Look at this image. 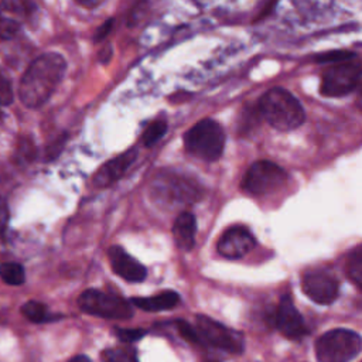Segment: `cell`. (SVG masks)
Masks as SVG:
<instances>
[{"label": "cell", "mask_w": 362, "mask_h": 362, "mask_svg": "<svg viewBox=\"0 0 362 362\" xmlns=\"http://www.w3.org/2000/svg\"><path fill=\"white\" fill-rule=\"evenodd\" d=\"M68 362H92L86 355H76L74 358H71Z\"/></svg>", "instance_id": "cell-29"}, {"label": "cell", "mask_w": 362, "mask_h": 362, "mask_svg": "<svg viewBox=\"0 0 362 362\" xmlns=\"http://www.w3.org/2000/svg\"><path fill=\"white\" fill-rule=\"evenodd\" d=\"M78 305L86 314L107 320H127L133 315L130 301L96 288L85 290L78 298Z\"/></svg>", "instance_id": "cell-5"}, {"label": "cell", "mask_w": 362, "mask_h": 362, "mask_svg": "<svg viewBox=\"0 0 362 362\" xmlns=\"http://www.w3.org/2000/svg\"><path fill=\"white\" fill-rule=\"evenodd\" d=\"M13 102V89L6 78V75L0 71V106L10 105Z\"/></svg>", "instance_id": "cell-25"}, {"label": "cell", "mask_w": 362, "mask_h": 362, "mask_svg": "<svg viewBox=\"0 0 362 362\" xmlns=\"http://www.w3.org/2000/svg\"><path fill=\"white\" fill-rule=\"evenodd\" d=\"M195 233H197L195 216L191 212H181L173 225V236L178 249L184 252H189L195 245Z\"/></svg>", "instance_id": "cell-15"}, {"label": "cell", "mask_w": 362, "mask_h": 362, "mask_svg": "<svg viewBox=\"0 0 362 362\" xmlns=\"http://www.w3.org/2000/svg\"><path fill=\"white\" fill-rule=\"evenodd\" d=\"M79 6H83V7H88V8H93V7H96V6H99L100 4V1H83V0H79V1H76Z\"/></svg>", "instance_id": "cell-28"}, {"label": "cell", "mask_w": 362, "mask_h": 362, "mask_svg": "<svg viewBox=\"0 0 362 362\" xmlns=\"http://www.w3.org/2000/svg\"><path fill=\"white\" fill-rule=\"evenodd\" d=\"M107 257L113 272L122 279L132 283L143 281L146 279L147 276L146 267L140 262H137L133 256H130L122 246H117V245L110 246L107 250Z\"/></svg>", "instance_id": "cell-13"}, {"label": "cell", "mask_w": 362, "mask_h": 362, "mask_svg": "<svg viewBox=\"0 0 362 362\" xmlns=\"http://www.w3.org/2000/svg\"><path fill=\"white\" fill-rule=\"evenodd\" d=\"M66 62L57 52H47L35 58L24 72L18 96L24 106L35 109L42 106L64 78Z\"/></svg>", "instance_id": "cell-1"}, {"label": "cell", "mask_w": 362, "mask_h": 362, "mask_svg": "<svg viewBox=\"0 0 362 362\" xmlns=\"http://www.w3.org/2000/svg\"><path fill=\"white\" fill-rule=\"evenodd\" d=\"M102 362H139L134 349L109 348L100 354Z\"/></svg>", "instance_id": "cell-20"}, {"label": "cell", "mask_w": 362, "mask_h": 362, "mask_svg": "<svg viewBox=\"0 0 362 362\" xmlns=\"http://www.w3.org/2000/svg\"><path fill=\"white\" fill-rule=\"evenodd\" d=\"M113 23H115V20H113V18H109V20H106V21L96 30L95 37H93L95 42L103 40V38L110 33V30H112V27H113Z\"/></svg>", "instance_id": "cell-26"}, {"label": "cell", "mask_w": 362, "mask_h": 362, "mask_svg": "<svg viewBox=\"0 0 362 362\" xmlns=\"http://www.w3.org/2000/svg\"><path fill=\"white\" fill-rule=\"evenodd\" d=\"M180 303V296L175 291L165 290L151 297H134L130 300V304L136 305L140 310L144 311H164L171 310Z\"/></svg>", "instance_id": "cell-16"}, {"label": "cell", "mask_w": 362, "mask_h": 362, "mask_svg": "<svg viewBox=\"0 0 362 362\" xmlns=\"http://www.w3.org/2000/svg\"><path fill=\"white\" fill-rule=\"evenodd\" d=\"M355 57L354 52L349 51H342V49H335V51H328V52H322L318 54L314 59L320 64H338V62H344V61H349Z\"/></svg>", "instance_id": "cell-22"}, {"label": "cell", "mask_w": 362, "mask_h": 362, "mask_svg": "<svg viewBox=\"0 0 362 362\" xmlns=\"http://www.w3.org/2000/svg\"><path fill=\"white\" fill-rule=\"evenodd\" d=\"M259 113L273 129L290 132L300 127L305 112L298 99L283 88H272L262 95L257 105Z\"/></svg>", "instance_id": "cell-2"}, {"label": "cell", "mask_w": 362, "mask_h": 362, "mask_svg": "<svg viewBox=\"0 0 362 362\" xmlns=\"http://www.w3.org/2000/svg\"><path fill=\"white\" fill-rule=\"evenodd\" d=\"M167 132V123L164 120H156L147 126L141 136V143L146 147H151L156 144Z\"/></svg>", "instance_id": "cell-21"}, {"label": "cell", "mask_w": 362, "mask_h": 362, "mask_svg": "<svg viewBox=\"0 0 362 362\" xmlns=\"http://www.w3.org/2000/svg\"><path fill=\"white\" fill-rule=\"evenodd\" d=\"M115 332H116V337L126 344L136 342L147 334V331L143 328H116Z\"/></svg>", "instance_id": "cell-23"}, {"label": "cell", "mask_w": 362, "mask_h": 362, "mask_svg": "<svg viewBox=\"0 0 362 362\" xmlns=\"http://www.w3.org/2000/svg\"><path fill=\"white\" fill-rule=\"evenodd\" d=\"M175 327H177L180 335H181L184 339H187V341H189V342H197V344L201 342V341H199V337H198V334H197V331H195V328H192V325H189L187 321H184V320H177V321H175Z\"/></svg>", "instance_id": "cell-24"}, {"label": "cell", "mask_w": 362, "mask_h": 362, "mask_svg": "<svg viewBox=\"0 0 362 362\" xmlns=\"http://www.w3.org/2000/svg\"><path fill=\"white\" fill-rule=\"evenodd\" d=\"M0 277L6 284L20 286L25 280V273L18 263H3L0 264Z\"/></svg>", "instance_id": "cell-19"}, {"label": "cell", "mask_w": 362, "mask_h": 362, "mask_svg": "<svg viewBox=\"0 0 362 362\" xmlns=\"http://www.w3.org/2000/svg\"><path fill=\"white\" fill-rule=\"evenodd\" d=\"M287 180L288 175L284 168L276 163L259 160L247 168L242 180V188L253 197H263L280 189Z\"/></svg>", "instance_id": "cell-6"}, {"label": "cell", "mask_w": 362, "mask_h": 362, "mask_svg": "<svg viewBox=\"0 0 362 362\" xmlns=\"http://www.w3.org/2000/svg\"><path fill=\"white\" fill-rule=\"evenodd\" d=\"M362 341L358 332L346 328L327 331L315 341L318 362H351L361 352Z\"/></svg>", "instance_id": "cell-4"}, {"label": "cell", "mask_w": 362, "mask_h": 362, "mask_svg": "<svg viewBox=\"0 0 362 362\" xmlns=\"http://www.w3.org/2000/svg\"><path fill=\"white\" fill-rule=\"evenodd\" d=\"M21 313L27 320H30L33 322H45V321L51 320L47 305L40 301H34V300L27 301L21 307Z\"/></svg>", "instance_id": "cell-18"}, {"label": "cell", "mask_w": 362, "mask_h": 362, "mask_svg": "<svg viewBox=\"0 0 362 362\" xmlns=\"http://www.w3.org/2000/svg\"><path fill=\"white\" fill-rule=\"evenodd\" d=\"M187 153L202 161H216L225 147V133L221 124L212 119L199 120L184 134Z\"/></svg>", "instance_id": "cell-3"}, {"label": "cell", "mask_w": 362, "mask_h": 362, "mask_svg": "<svg viewBox=\"0 0 362 362\" xmlns=\"http://www.w3.org/2000/svg\"><path fill=\"white\" fill-rule=\"evenodd\" d=\"M195 322V331L201 342L209 344L229 354H240L243 351L245 341L240 332L206 315H197Z\"/></svg>", "instance_id": "cell-8"}, {"label": "cell", "mask_w": 362, "mask_h": 362, "mask_svg": "<svg viewBox=\"0 0 362 362\" xmlns=\"http://www.w3.org/2000/svg\"><path fill=\"white\" fill-rule=\"evenodd\" d=\"M7 225V208L4 205H0V232Z\"/></svg>", "instance_id": "cell-27"}, {"label": "cell", "mask_w": 362, "mask_h": 362, "mask_svg": "<svg viewBox=\"0 0 362 362\" xmlns=\"http://www.w3.org/2000/svg\"><path fill=\"white\" fill-rule=\"evenodd\" d=\"M359 62L344 61L332 64L322 74L320 92L327 98H339L351 93L359 85Z\"/></svg>", "instance_id": "cell-7"}, {"label": "cell", "mask_w": 362, "mask_h": 362, "mask_svg": "<svg viewBox=\"0 0 362 362\" xmlns=\"http://www.w3.org/2000/svg\"><path fill=\"white\" fill-rule=\"evenodd\" d=\"M137 154H139L137 147H130L124 153L110 158L102 167H99V170L95 173L92 178V184L96 188L110 187L112 184H115L117 180L123 177L127 168L134 163Z\"/></svg>", "instance_id": "cell-12"}, {"label": "cell", "mask_w": 362, "mask_h": 362, "mask_svg": "<svg viewBox=\"0 0 362 362\" xmlns=\"http://www.w3.org/2000/svg\"><path fill=\"white\" fill-rule=\"evenodd\" d=\"M276 327L284 337L290 339H298L308 332L303 315L296 308L288 294L280 298L276 313Z\"/></svg>", "instance_id": "cell-10"}, {"label": "cell", "mask_w": 362, "mask_h": 362, "mask_svg": "<svg viewBox=\"0 0 362 362\" xmlns=\"http://www.w3.org/2000/svg\"><path fill=\"white\" fill-rule=\"evenodd\" d=\"M28 14V6L17 0L0 3V38L10 40L21 30Z\"/></svg>", "instance_id": "cell-14"}, {"label": "cell", "mask_w": 362, "mask_h": 362, "mask_svg": "<svg viewBox=\"0 0 362 362\" xmlns=\"http://www.w3.org/2000/svg\"><path fill=\"white\" fill-rule=\"evenodd\" d=\"M301 288L304 294L317 304H331L339 294L338 280L325 270H313L303 276Z\"/></svg>", "instance_id": "cell-9"}, {"label": "cell", "mask_w": 362, "mask_h": 362, "mask_svg": "<svg viewBox=\"0 0 362 362\" xmlns=\"http://www.w3.org/2000/svg\"><path fill=\"white\" fill-rule=\"evenodd\" d=\"M253 235L243 226H232L222 233L216 243L221 256L226 259H240L255 247Z\"/></svg>", "instance_id": "cell-11"}, {"label": "cell", "mask_w": 362, "mask_h": 362, "mask_svg": "<svg viewBox=\"0 0 362 362\" xmlns=\"http://www.w3.org/2000/svg\"><path fill=\"white\" fill-rule=\"evenodd\" d=\"M345 270L348 277L358 286L361 287L362 283V249L361 246H356L346 259L345 263Z\"/></svg>", "instance_id": "cell-17"}]
</instances>
